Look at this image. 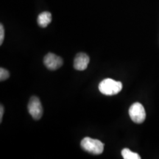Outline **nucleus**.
I'll use <instances>...</instances> for the list:
<instances>
[{
  "mask_svg": "<svg viewBox=\"0 0 159 159\" xmlns=\"http://www.w3.org/2000/svg\"><path fill=\"white\" fill-rule=\"evenodd\" d=\"M123 158L125 159H140L141 156H139L136 152H132L130 150H129L128 148H125L123 149L121 152Z\"/></svg>",
  "mask_w": 159,
  "mask_h": 159,
  "instance_id": "obj_8",
  "label": "nucleus"
},
{
  "mask_svg": "<svg viewBox=\"0 0 159 159\" xmlns=\"http://www.w3.org/2000/svg\"><path fill=\"white\" fill-rule=\"evenodd\" d=\"M10 77V73L5 69L1 68L0 69V80L4 81L7 80Z\"/></svg>",
  "mask_w": 159,
  "mask_h": 159,
  "instance_id": "obj_9",
  "label": "nucleus"
},
{
  "mask_svg": "<svg viewBox=\"0 0 159 159\" xmlns=\"http://www.w3.org/2000/svg\"><path fill=\"white\" fill-rule=\"evenodd\" d=\"M27 108L30 114L35 120H39L41 118L43 115V107L39 97H32L29 101Z\"/></svg>",
  "mask_w": 159,
  "mask_h": 159,
  "instance_id": "obj_4",
  "label": "nucleus"
},
{
  "mask_svg": "<svg viewBox=\"0 0 159 159\" xmlns=\"http://www.w3.org/2000/svg\"><path fill=\"white\" fill-rule=\"evenodd\" d=\"M99 90L106 96H114L120 92L122 89V83L111 78L103 80L99 84Z\"/></svg>",
  "mask_w": 159,
  "mask_h": 159,
  "instance_id": "obj_1",
  "label": "nucleus"
},
{
  "mask_svg": "<svg viewBox=\"0 0 159 159\" xmlns=\"http://www.w3.org/2000/svg\"><path fill=\"white\" fill-rule=\"evenodd\" d=\"M52 21V15L49 12H43L38 16V25L41 27H47Z\"/></svg>",
  "mask_w": 159,
  "mask_h": 159,
  "instance_id": "obj_7",
  "label": "nucleus"
},
{
  "mask_svg": "<svg viewBox=\"0 0 159 159\" xmlns=\"http://www.w3.org/2000/svg\"><path fill=\"white\" fill-rule=\"evenodd\" d=\"M63 59L53 53H48L43 57V64L49 70H56L63 65Z\"/></svg>",
  "mask_w": 159,
  "mask_h": 159,
  "instance_id": "obj_5",
  "label": "nucleus"
},
{
  "mask_svg": "<svg viewBox=\"0 0 159 159\" xmlns=\"http://www.w3.org/2000/svg\"><path fill=\"white\" fill-rule=\"evenodd\" d=\"M129 116L131 120L137 124L144 122L146 119V112L144 106L139 102H135L129 108Z\"/></svg>",
  "mask_w": 159,
  "mask_h": 159,
  "instance_id": "obj_3",
  "label": "nucleus"
},
{
  "mask_svg": "<svg viewBox=\"0 0 159 159\" xmlns=\"http://www.w3.org/2000/svg\"><path fill=\"white\" fill-rule=\"evenodd\" d=\"M90 61L89 55L85 53H78L74 60V68L76 70L83 71L87 69Z\"/></svg>",
  "mask_w": 159,
  "mask_h": 159,
  "instance_id": "obj_6",
  "label": "nucleus"
},
{
  "mask_svg": "<svg viewBox=\"0 0 159 159\" xmlns=\"http://www.w3.org/2000/svg\"><path fill=\"white\" fill-rule=\"evenodd\" d=\"M3 114H4V107L2 105H1V106H0V122H2V121Z\"/></svg>",
  "mask_w": 159,
  "mask_h": 159,
  "instance_id": "obj_11",
  "label": "nucleus"
},
{
  "mask_svg": "<svg viewBox=\"0 0 159 159\" xmlns=\"http://www.w3.org/2000/svg\"><path fill=\"white\" fill-rule=\"evenodd\" d=\"M80 146L83 150L92 155H100L104 150V144L97 139L85 137L81 141Z\"/></svg>",
  "mask_w": 159,
  "mask_h": 159,
  "instance_id": "obj_2",
  "label": "nucleus"
},
{
  "mask_svg": "<svg viewBox=\"0 0 159 159\" xmlns=\"http://www.w3.org/2000/svg\"><path fill=\"white\" fill-rule=\"evenodd\" d=\"M4 38H5V30H4L3 25L1 24L0 25V45L2 44Z\"/></svg>",
  "mask_w": 159,
  "mask_h": 159,
  "instance_id": "obj_10",
  "label": "nucleus"
}]
</instances>
